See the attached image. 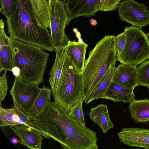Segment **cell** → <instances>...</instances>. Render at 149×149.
Wrapping results in <instances>:
<instances>
[{
	"mask_svg": "<svg viewBox=\"0 0 149 149\" xmlns=\"http://www.w3.org/2000/svg\"><path fill=\"white\" fill-rule=\"evenodd\" d=\"M45 135L58 142L63 149H97L96 132L84 126L58 106L45 118Z\"/></svg>",
	"mask_w": 149,
	"mask_h": 149,
	"instance_id": "6da1fadb",
	"label": "cell"
},
{
	"mask_svg": "<svg viewBox=\"0 0 149 149\" xmlns=\"http://www.w3.org/2000/svg\"><path fill=\"white\" fill-rule=\"evenodd\" d=\"M6 17L10 38L54 51L50 32L37 21L30 0H14L10 15Z\"/></svg>",
	"mask_w": 149,
	"mask_h": 149,
	"instance_id": "7a4b0ae2",
	"label": "cell"
},
{
	"mask_svg": "<svg viewBox=\"0 0 149 149\" xmlns=\"http://www.w3.org/2000/svg\"><path fill=\"white\" fill-rule=\"evenodd\" d=\"M115 36L105 35L89 53L82 75L83 97L87 104L94 89L117 60Z\"/></svg>",
	"mask_w": 149,
	"mask_h": 149,
	"instance_id": "3957f363",
	"label": "cell"
},
{
	"mask_svg": "<svg viewBox=\"0 0 149 149\" xmlns=\"http://www.w3.org/2000/svg\"><path fill=\"white\" fill-rule=\"evenodd\" d=\"M9 38L13 67L21 79L38 85L42 83L49 54L36 46Z\"/></svg>",
	"mask_w": 149,
	"mask_h": 149,
	"instance_id": "277c9868",
	"label": "cell"
},
{
	"mask_svg": "<svg viewBox=\"0 0 149 149\" xmlns=\"http://www.w3.org/2000/svg\"><path fill=\"white\" fill-rule=\"evenodd\" d=\"M54 102L68 112L83 97L82 75L66 54L56 88L52 90Z\"/></svg>",
	"mask_w": 149,
	"mask_h": 149,
	"instance_id": "5b68a950",
	"label": "cell"
},
{
	"mask_svg": "<svg viewBox=\"0 0 149 149\" xmlns=\"http://www.w3.org/2000/svg\"><path fill=\"white\" fill-rule=\"evenodd\" d=\"M126 41L117 60L120 63L137 66L149 59V36L141 29L133 26L125 27Z\"/></svg>",
	"mask_w": 149,
	"mask_h": 149,
	"instance_id": "8992f818",
	"label": "cell"
},
{
	"mask_svg": "<svg viewBox=\"0 0 149 149\" xmlns=\"http://www.w3.org/2000/svg\"><path fill=\"white\" fill-rule=\"evenodd\" d=\"M49 9L50 34L54 48L65 47L70 40L65 33L68 13L64 2L61 0H52Z\"/></svg>",
	"mask_w": 149,
	"mask_h": 149,
	"instance_id": "52a82bcc",
	"label": "cell"
},
{
	"mask_svg": "<svg viewBox=\"0 0 149 149\" xmlns=\"http://www.w3.org/2000/svg\"><path fill=\"white\" fill-rule=\"evenodd\" d=\"M14 82L10 91L14 107L27 114L39 95L41 88L38 85L25 81L19 75H15Z\"/></svg>",
	"mask_w": 149,
	"mask_h": 149,
	"instance_id": "ba28073f",
	"label": "cell"
},
{
	"mask_svg": "<svg viewBox=\"0 0 149 149\" xmlns=\"http://www.w3.org/2000/svg\"><path fill=\"white\" fill-rule=\"evenodd\" d=\"M118 12L120 20L141 29L149 25V10L143 3L134 0H125L120 3Z\"/></svg>",
	"mask_w": 149,
	"mask_h": 149,
	"instance_id": "9c48e42d",
	"label": "cell"
},
{
	"mask_svg": "<svg viewBox=\"0 0 149 149\" xmlns=\"http://www.w3.org/2000/svg\"><path fill=\"white\" fill-rule=\"evenodd\" d=\"M100 0H67L64 5L68 13L67 25L80 16L90 17L99 10Z\"/></svg>",
	"mask_w": 149,
	"mask_h": 149,
	"instance_id": "30bf717a",
	"label": "cell"
},
{
	"mask_svg": "<svg viewBox=\"0 0 149 149\" xmlns=\"http://www.w3.org/2000/svg\"><path fill=\"white\" fill-rule=\"evenodd\" d=\"M13 133L19 138L18 142L32 149H41L42 140L45 138L36 128L22 124L10 127Z\"/></svg>",
	"mask_w": 149,
	"mask_h": 149,
	"instance_id": "8fae6325",
	"label": "cell"
},
{
	"mask_svg": "<svg viewBox=\"0 0 149 149\" xmlns=\"http://www.w3.org/2000/svg\"><path fill=\"white\" fill-rule=\"evenodd\" d=\"M120 142L131 147L149 149V130L137 128H123L118 134Z\"/></svg>",
	"mask_w": 149,
	"mask_h": 149,
	"instance_id": "7c38bea8",
	"label": "cell"
},
{
	"mask_svg": "<svg viewBox=\"0 0 149 149\" xmlns=\"http://www.w3.org/2000/svg\"><path fill=\"white\" fill-rule=\"evenodd\" d=\"M112 81L130 89L133 90L137 86L138 74L136 66L120 63L116 68Z\"/></svg>",
	"mask_w": 149,
	"mask_h": 149,
	"instance_id": "4fadbf2b",
	"label": "cell"
},
{
	"mask_svg": "<svg viewBox=\"0 0 149 149\" xmlns=\"http://www.w3.org/2000/svg\"><path fill=\"white\" fill-rule=\"evenodd\" d=\"M27 114L20 109L13 107L10 109H4L0 107V126L10 127L24 124L34 127Z\"/></svg>",
	"mask_w": 149,
	"mask_h": 149,
	"instance_id": "5bb4252c",
	"label": "cell"
},
{
	"mask_svg": "<svg viewBox=\"0 0 149 149\" xmlns=\"http://www.w3.org/2000/svg\"><path fill=\"white\" fill-rule=\"evenodd\" d=\"M5 23L0 20V72L3 70L12 71L13 66L12 59V52L10 44L9 36L4 30Z\"/></svg>",
	"mask_w": 149,
	"mask_h": 149,
	"instance_id": "9a60e30c",
	"label": "cell"
},
{
	"mask_svg": "<svg viewBox=\"0 0 149 149\" xmlns=\"http://www.w3.org/2000/svg\"><path fill=\"white\" fill-rule=\"evenodd\" d=\"M88 45L70 40L65 49L67 56L73 63L77 70L82 73L84 68L85 55Z\"/></svg>",
	"mask_w": 149,
	"mask_h": 149,
	"instance_id": "2e32d148",
	"label": "cell"
},
{
	"mask_svg": "<svg viewBox=\"0 0 149 149\" xmlns=\"http://www.w3.org/2000/svg\"><path fill=\"white\" fill-rule=\"evenodd\" d=\"M134 90L128 89L112 81L106 91L103 99L110 100L114 102L130 103L135 99Z\"/></svg>",
	"mask_w": 149,
	"mask_h": 149,
	"instance_id": "e0dca14e",
	"label": "cell"
},
{
	"mask_svg": "<svg viewBox=\"0 0 149 149\" xmlns=\"http://www.w3.org/2000/svg\"><path fill=\"white\" fill-rule=\"evenodd\" d=\"M89 117L100 127L104 134L114 126L109 117L107 105L100 104L97 107L91 108Z\"/></svg>",
	"mask_w": 149,
	"mask_h": 149,
	"instance_id": "ac0fdd59",
	"label": "cell"
},
{
	"mask_svg": "<svg viewBox=\"0 0 149 149\" xmlns=\"http://www.w3.org/2000/svg\"><path fill=\"white\" fill-rule=\"evenodd\" d=\"M128 109L131 117L135 122L146 123L149 122V100L133 99Z\"/></svg>",
	"mask_w": 149,
	"mask_h": 149,
	"instance_id": "d6986e66",
	"label": "cell"
},
{
	"mask_svg": "<svg viewBox=\"0 0 149 149\" xmlns=\"http://www.w3.org/2000/svg\"><path fill=\"white\" fill-rule=\"evenodd\" d=\"M65 47L55 48L56 57L53 66L49 72V81L51 89L53 90L56 87L62 72L66 53Z\"/></svg>",
	"mask_w": 149,
	"mask_h": 149,
	"instance_id": "ffe728a7",
	"label": "cell"
},
{
	"mask_svg": "<svg viewBox=\"0 0 149 149\" xmlns=\"http://www.w3.org/2000/svg\"><path fill=\"white\" fill-rule=\"evenodd\" d=\"M52 90L44 85L33 105L27 115L30 119H33L42 113L51 101Z\"/></svg>",
	"mask_w": 149,
	"mask_h": 149,
	"instance_id": "44dd1931",
	"label": "cell"
},
{
	"mask_svg": "<svg viewBox=\"0 0 149 149\" xmlns=\"http://www.w3.org/2000/svg\"><path fill=\"white\" fill-rule=\"evenodd\" d=\"M116 68L115 65L111 66L93 90L87 104L95 100L103 99L106 91L112 81Z\"/></svg>",
	"mask_w": 149,
	"mask_h": 149,
	"instance_id": "7402d4cb",
	"label": "cell"
},
{
	"mask_svg": "<svg viewBox=\"0 0 149 149\" xmlns=\"http://www.w3.org/2000/svg\"><path fill=\"white\" fill-rule=\"evenodd\" d=\"M37 19L46 28H50L49 6L45 0H30Z\"/></svg>",
	"mask_w": 149,
	"mask_h": 149,
	"instance_id": "603a6c76",
	"label": "cell"
},
{
	"mask_svg": "<svg viewBox=\"0 0 149 149\" xmlns=\"http://www.w3.org/2000/svg\"><path fill=\"white\" fill-rule=\"evenodd\" d=\"M138 74L137 86L149 87V59L136 67Z\"/></svg>",
	"mask_w": 149,
	"mask_h": 149,
	"instance_id": "cb8c5ba5",
	"label": "cell"
},
{
	"mask_svg": "<svg viewBox=\"0 0 149 149\" xmlns=\"http://www.w3.org/2000/svg\"><path fill=\"white\" fill-rule=\"evenodd\" d=\"M84 99L83 97L74 105L68 112L71 117L84 126H86L82 105Z\"/></svg>",
	"mask_w": 149,
	"mask_h": 149,
	"instance_id": "d4e9b609",
	"label": "cell"
},
{
	"mask_svg": "<svg viewBox=\"0 0 149 149\" xmlns=\"http://www.w3.org/2000/svg\"><path fill=\"white\" fill-rule=\"evenodd\" d=\"M121 0H100L99 10L110 11L116 10Z\"/></svg>",
	"mask_w": 149,
	"mask_h": 149,
	"instance_id": "484cf974",
	"label": "cell"
},
{
	"mask_svg": "<svg viewBox=\"0 0 149 149\" xmlns=\"http://www.w3.org/2000/svg\"><path fill=\"white\" fill-rule=\"evenodd\" d=\"M7 71H4L2 75L0 77V103L1 105V103L5 99L7 92L8 85L6 76Z\"/></svg>",
	"mask_w": 149,
	"mask_h": 149,
	"instance_id": "4316f807",
	"label": "cell"
},
{
	"mask_svg": "<svg viewBox=\"0 0 149 149\" xmlns=\"http://www.w3.org/2000/svg\"><path fill=\"white\" fill-rule=\"evenodd\" d=\"M13 1L14 0H0V11L6 17H8L10 15Z\"/></svg>",
	"mask_w": 149,
	"mask_h": 149,
	"instance_id": "83f0119b",
	"label": "cell"
},
{
	"mask_svg": "<svg viewBox=\"0 0 149 149\" xmlns=\"http://www.w3.org/2000/svg\"><path fill=\"white\" fill-rule=\"evenodd\" d=\"M126 39V34L124 31L115 36V47L116 54L122 51L125 45Z\"/></svg>",
	"mask_w": 149,
	"mask_h": 149,
	"instance_id": "f1b7e54d",
	"label": "cell"
},
{
	"mask_svg": "<svg viewBox=\"0 0 149 149\" xmlns=\"http://www.w3.org/2000/svg\"><path fill=\"white\" fill-rule=\"evenodd\" d=\"M11 141L14 144L17 143L18 142V140L15 138H13L11 139Z\"/></svg>",
	"mask_w": 149,
	"mask_h": 149,
	"instance_id": "f546056e",
	"label": "cell"
},
{
	"mask_svg": "<svg viewBox=\"0 0 149 149\" xmlns=\"http://www.w3.org/2000/svg\"><path fill=\"white\" fill-rule=\"evenodd\" d=\"M76 35L77 38L78 39L81 38V33L77 31L76 32Z\"/></svg>",
	"mask_w": 149,
	"mask_h": 149,
	"instance_id": "4dcf8cb0",
	"label": "cell"
},
{
	"mask_svg": "<svg viewBox=\"0 0 149 149\" xmlns=\"http://www.w3.org/2000/svg\"><path fill=\"white\" fill-rule=\"evenodd\" d=\"M48 6H49L52 0H45Z\"/></svg>",
	"mask_w": 149,
	"mask_h": 149,
	"instance_id": "1f68e13d",
	"label": "cell"
},
{
	"mask_svg": "<svg viewBox=\"0 0 149 149\" xmlns=\"http://www.w3.org/2000/svg\"><path fill=\"white\" fill-rule=\"evenodd\" d=\"M78 42L79 43H83L84 42L83 41V40L81 38H79V39H78Z\"/></svg>",
	"mask_w": 149,
	"mask_h": 149,
	"instance_id": "d6a6232c",
	"label": "cell"
},
{
	"mask_svg": "<svg viewBox=\"0 0 149 149\" xmlns=\"http://www.w3.org/2000/svg\"><path fill=\"white\" fill-rule=\"evenodd\" d=\"M61 0L63 1L64 2H65L67 0Z\"/></svg>",
	"mask_w": 149,
	"mask_h": 149,
	"instance_id": "836d02e7",
	"label": "cell"
},
{
	"mask_svg": "<svg viewBox=\"0 0 149 149\" xmlns=\"http://www.w3.org/2000/svg\"><path fill=\"white\" fill-rule=\"evenodd\" d=\"M147 34H148V36H149V32H148V33H147Z\"/></svg>",
	"mask_w": 149,
	"mask_h": 149,
	"instance_id": "e575fe53",
	"label": "cell"
},
{
	"mask_svg": "<svg viewBox=\"0 0 149 149\" xmlns=\"http://www.w3.org/2000/svg\"><path fill=\"white\" fill-rule=\"evenodd\" d=\"M148 88V92H149V87Z\"/></svg>",
	"mask_w": 149,
	"mask_h": 149,
	"instance_id": "d590c367",
	"label": "cell"
}]
</instances>
